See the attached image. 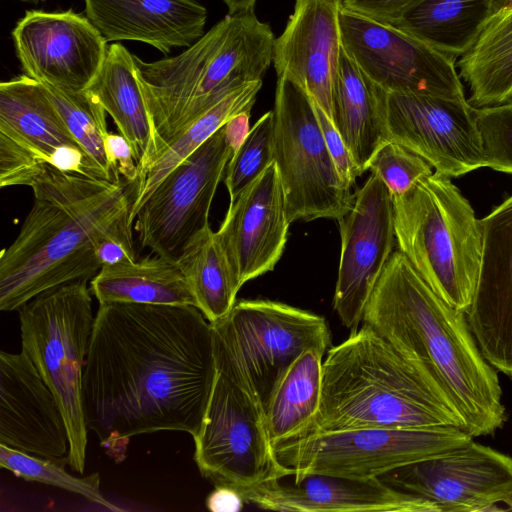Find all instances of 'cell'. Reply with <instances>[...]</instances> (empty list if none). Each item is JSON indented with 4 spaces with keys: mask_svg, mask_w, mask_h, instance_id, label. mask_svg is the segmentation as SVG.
Listing matches in <instances>:
<instances>
[{
    "mask_svg": "<svg viewBox=\"0 0 512 512\" xmlns=\"http://www.w3.org/2000/svg\"><path fill=\"white\" fill-rule=\"evenodd\" d=\"M216 376L211 324L197 307L99 304L83 369L86 426L116 463L133 436H193Z\"/></svg>",
    "mask_w": 512,
    "mask_h": 512,
    "instance_id": "1",
    "label": "cell"
},
{
    "mask_svg": "<svg viewBox=\"0 0 512 512\" xmlns=\"http://www.w3.org/2000/svg\"><path fill=\"white\" fill-rule=\"evenodd\" d=\"M362 323L431 382L473 438L502 428L506 410L499 378L482 355L466 314L438 296L399 249L385 263Z\"/></svg>",
    "mask_w": 512,
    "mask_h": 512,
    "instance_id": "2",
    "label": "cell"
},
{
    "mask_svg": "<svg viewBox=\"0 0 512 512\" xmlns=\"http://www.w3.org/2000/svg\"><path fill=\"white\" fill-rule=\"evenodd\" d=\"M135 186L46 165L29 186V213L0 254V310L15 311L43 291L91 280L102 268L101 243L133 233Z\"/></svg>",
    "mask_w": 512,
    "mask_h": 512,
    "instance_id": "3",
    "label": "cell"
},
{
    "mask_svg": "<svg viewBox=\"0 0 512 512\" xmlns=\"http://www.w3.org/2000/svg\"><path fill=\"white\" fill-rule=\"evenodd\" d=\"M274 42L270 26L251 10L228 14L175 57L145 62L135 56L151 131L139 176L225 96L262 80L273 63Z\"/></svg>",
    "mask_w": 512,
    "mask_h": 512,
    "instance_id": "4",
    "label": "cell"
},
{
    "mask_svg": "<svg viewBox=\"0 0 512 512\" xmlns=\"http://www.w3.org/2000/svg\"><path fill=\"white\" fill-rule=\"evenodd\" d=\"M435 426L466 431L461 415L431 382L362 324L348 339L328 349L322 364L320 405L303 436L357 428Z\"/></svg>",
    "mask_w": 512,
    "mask_h": 512,
    "instance_id": "5",
    "label": "cell"
},
{
    "mask_svg": "<svg viewBox=\"0 0 512 512\" xmlns=\"http://www.w3.org/2000/svg\"><path fill=\"white\" fill-rule=\"evenodd\" d=\"M392 198L399 250L438 296L466 314L482 254L481 221L470 203L438 172Z\"/></svg>",
    "mask_w": 512,
    "mask_h": 512,
    "instance_id": "6",
    "label": "cell"
},
{
    "mask_svg": "<svg viewBox=\"0 0 512 512\" xmlns=\"http://www.w3.org/2000/svg\"><path fill=\"white\" fill-rule=\"evenodd\" d=\"M217 370L248 393L266 412L290 366L306 351L325 354L331 333L324 317L285 303L236 301L211 322Z\"/></svg>",
    "mask_w": 512,
    "mask_h": 512,
    "instance_id": "7",
    "label": "cell"
},
{
    "mask_svg": "<svg viewBox=\"0 0 512 512\" xmlns=\"http://www.w3.org/2000/svg\"><path fill=\"white\" fill-rule=\"evenodd\" d=\"M89 279H79L35 296L19 308L22 351L52 391L69 438L68 465L83 474L87 433L82 379L93 327Z\"/></svg>",
    "mask_w": 512,
    "mask_h": 512,
    "instance_id": "8",
    "label": "cell"
},
{
    "mask_svg": "<svg viewBox=\"0 0 512 512\" xmlns=\"http://www.w3.org/2000/svg\"><path fill=\"white\" fill-rule=\"evenodd\" d=\"M273 113L274 162L289 222L338 220L351 209L354 194L328 151L313 100L293 81L278 77Z\"/></svg>",
    "mask_w": 512,
    "mask_h": 512,
    "instance_id": "9",
    "label": "cell"
},
{
    "mask_svg": "<svg viewBox=\"0 0 512 512\" xmlns=\"http://www.w3.org/2000/svg\"><path fill=\"white\" fill-rule=\"evenodd\" d=\"M472 439L467 431L455 426L357 428L308 434L277 444L274 449L295 478L320 473L372 479Z\"/></svg>",
    "mask_w": 512,
    "mask_h": 512,
    "instance_id": "10",
    "label": "cell"
},
{
    "mask_svg": "<svg viewBox=\"0 0 512 512\" xmlns=\"http://www.w3.org/2000/svg\"><path fill=\"white\" fill-rule=\"evenodd\" d=\"M192 437L198 470L215 487L241 494L293 476L277 458L263 409L218 370L203 422Z\"/></svg>",
    "mask_w": 512,
    "mask_h": 512,
    "instance_id": "11",
    "label": "cell"
},
{
    "mask_svg": "<svg viewBox=\"0 0 512 512\" xmlns=\"http://www.w3.org/2000/svg\"><path fill=\"white\" fill-rule=\"evenodd\" d=\"M46 165L92 177L100 173L38 81L0 84V187L30 186Z\"/></svg>",
    "mask_w": 512,
    "mask_h": 512,
    "instance_id": "12",
    "label": "cell"
},
{
    "mask_svg": "<svg viewBox=\"0 0 512 512\" xmlns=\"http://www.w3.org/2000/svg\"><path fill=\"white\" fill-rule=\"evenodd\" d=\"M232 156L223 126L160 182L134 219L142 249L179 260L210 227L212 201Z\"/></svg>",
    "mask_w": 512,
    "mask_h": 512,
    "instance_id": "13",
    "label": "cell"
},
{
    "mask_svg": "<svg viewBox=\"0 0 512 512\" xmlns=\"http://www.w3.org/2000/svg\"><path fill=\"white\" fill-rule=\"evenodd\" d=\"M342 47L385 92L466 101L455 59L397 27L341 7Z\"/></svg>",
    "mask_w": 512,
    "mask_h": 512,
    "instance_id": "14",
    "label": "cell"
},
{
    "mask_svg": "<svg viewBox=\"0 0 512 512\" xmlns=\"http://www.w3.org/2000/svg\"><path fill=\"white\" fill-rule=\"evenodd\" d=\"M379 479L395 490L435 503L442 512L496 511L497 503L512 491V457L472 439Z\"/></svg>",
    "mask_w": 512,
    "mask_h": 512,
    "instance_id": "15",
    "label": "cell"
},
{
    "mask_svg": "<svg viewBox=\"0 0 512 512\" xmlns=\"http://www.w3.org/2000/svg\"><path fill=\"white\" fill-rule=\"evenodd\" d=\"M475 109L467 100L386 92L387 141L407 148L449 178L464 175L483 167Z\"/></svg>",
    "mask_w": 512,
    "mask_h": 512,
    "instance_id": "16",
    "label": "cell"
},
{
    "mask_svg": "<svg viewBox=\"0 0 512 512\" xmlns=\"http://www.w3.org/2000/svg\"><path fill=\"white\" fill-rule=\"evenodd\" d=\"M341 253L333 307L342 324L354 332L396 240L393 198L372 173L354 193L351 209L338 220Z\"/></svg>",
    "mask_w": 512,
    "mask_h": 512,
    "instance_id": "17",
    "label": "cell"
},
{
    "mask_svg": "<svg viewBox=\"0 0 512 512\" xmlns=\"http://www.w3.org/2000/svg\"><path fill=\"white\" fill-rule=\"evenodd\" d=\"M24 75L63 91L91 84L107 54V40L92 22L73 10L27 11L12 31Z\"/></svg>",
    "mask_w": 512,
    "mask_h": 512,
    "instance_id": "18",
    "label": "cell"
},
{
    "mask_svg": "<svg viewBox=\"0 0 512 512\" xmlns=\"http://www.w3.org/2000/svg\"><path fill=\"white\" fill-rule=\"evenodd\" d=\"M289 224L274 162L230 201L216 231L240 287L274 269L284 252Z\"/></svg>",
    "mask_w": 512,
    "mask_h": 512,
    "instance_id": "19",
    "label": "cell"
},
{
    "mask_svg": "<svg viewBox=\"0 0 512 512\" xmlns=\"http://www.w3.org/2000/svg\"><path fill=\"white\" fill-rule=\"evenodd\" d=\"M480 221L481 261L466 317L485 359L512 378V195Z\"/></svg>",
    "mask_w": 512,
    "mask_h": 512,
    "instance_id": "20",
    "label": "cell"
},
{
    "mask_svg": "<svg viewBox=\"0 0 512 512\" xmlns=\"http://www.w3.org/2000/svg\"><path fill=\"white\" fill-rule=\"evenodd\" d=\"M0 443L68 464L61 409L25 352H0Z\"/></svg>",
    "mask_w": 512,
    "mask_h": 512,
    "instance_id": "21",
    "label": "cell"
},
{
    "mask_svg": "<svg viewBox=\"0 0 512 512\" xmlns=\"http://www.w3.org/2000/svg\"><path fill=\"white\" fill-rule=\"evenodd\" d=\"M245 503L275 511L442 512L435 503L391 488L379 478L313 473L260 484L240 494Z\"/></svg>",
    "mask_w": 512,
    "mask_h": 512,
    "instance_id": "22",
    "label": "cell"
},
{
    "mask_svg": "<svg viewBox=\"0 0 512 512\" xmlns=\"http://www.w3.org/2000/svg\"><path fill=\"white\" fill-rule=\"evenodd\" d=\"M340 0H296L274 42L277 77L303 88L331 119V89L342 49Z\"/></svg>",
    "mask_w": 512,
    "mask_h": 512,
    "instance_id": "23",
    "label": "cell"
},
{
    "mask_svg": "<svg viewBox=\"0 0 512 512\" xmlns=\"http://www.w3.org/2000/svg\"><path fill=\"white\" fill-rule=\"evenodd\" d=\"M86 17L108 41L147 43L164 54L204 35L207 10L198 0H84Z\"/></svg>",
    "mask_w": 512,
    "mask_h": 512,
    "instance_id": "24",
    "label": "cell"
},
{
    "mask_svg": "<svg viewBox=\"0 0 512 512\" xmlns=\"http://www.w3.org/2000/svg\"><path fill=\"white\" fill-rule=\"evenodd\" d=\"M385 91L376 85L342 47L331 89V120L361 174L377 149L387 142Z\"/></svg>",
    "mask_w": 512,
    "mask_h": 512,
    "instance_id": "25",
    "label": "cell"
},
{
    "mask_svg": "<svg viewBox=\"0 0 512 512\" xmlns=\"http://www.w3.org/2000/svg\"><path fill=\"white\" fill-rule=\"evenodd\" d=\"M99 304L192 305L196 301L177 261L151 253L140 260L104 265L90 280Z\"/></svg>",
    "mask_w": 512,
    "mask_h": 512,
    "instance_id": "26",
    "label": "cell"
},
{
    "mask_svg": "<svg viewBox=\"0 0 512 512\" xmlns=\"http://www.w3.org/2000/svg\"><path fill=\"white\" fill-rule=\"evenodd\" d=\"M87 90L97 98L119 133L130 143L140 170L146 160L151 131L138 82L135 55L120 43L110 45L101 69Z\"/></svg>",
    "mask_w": 512,
    "mask_h": 512,
    "instance_id": "27",
    "label": "cell"
},
{
    "mask_svg": "<svg viewBox=\"0 0 512 512\" xmlns=\"http://www.w3.org/2000/svg\"><path fill=\"white\" fill-rule=\"evenodd\" d=\"M490 17L489 0H421L390 25L456 59L470 49Z\"/></svg>",
    "mask_w": 512,
    "mask_h": 512,
    "instance_id": "28",
    "label": "cell"
},
{
    "mask_svg": "<svg viewBox=\"0 0 512 512\" xmlns=\"http://www.w3.org/2000/svg\"><path fill=\"white\" fill-rule=\"evenodd\" d=\"M475 108L512 98V8L492 16L474 44L457 61Z\"/></svg>",
    "mask_w": 512,
    "mask_h": 512,
    "instance_id": "29",
    "label": "cell"
},
{
    "mask_svg": "<svg viewBox=\"0 0 512 512\" xmlns=\"http://www.w3.org/2000/svg\"><path fill=\"white\" fill-rule=\"evenodd\" d=\"M323 356L314 349L304 352L277 386L265 412L274 447L303 436L311 426L321 400Z\"/></svg>",
    "mask_w": 512,
    "mask_h": 512,
    "instance_id": "30",
    "label": "cell"
},
{
    "mask_svg": "<svg viewBox=\"0 0 512 512\" xmlns=\"http://www.w3.org/2000/svg\"><path fill=\"white\" fill-rule=\"evenodd\" d=\"M261 87L262 80L253 81L229 93L175 138L152 161L139 176L135 186L131 209L133 222L138 209L173 169L193 154L230 119L245 110L252 109Z\"/></svg>",
    "mask_w": 512,
    "mask_h": 512,
    "instance_id": "31",
    "label": "cell"
},
{
    "mask_svg": "<svg viewBox=\"0 0 512 512\" xmlns=\"http://www.w3.org/2000/svg\"><path fill=\"white\" fill-rule=\"evenodd\" d=\"M186 274L196 307L211 323L234 306L240 286L216 232L208 227L177 261Z\"/></svg>",
    "mask_w": 512,
    "mask_h": 512,
    "instance_id": "32",
    "label": "cell"
},
{
    "mask_svg": "<svg viewBox=\"0 0 512 512\" xmlns=\"http://www.w3.org/2000/svg\"><path fill=\"white\" fill-rule=\"evenodd\" d=\"M43 85V84H42ZM59 111L68 130L104 179L118 181L104 151L107 130V112L87 89L79 92L63 91L43 85Z\"/></svg>",
    "mask_w": 512,
    "mask_h": 512,
    "instance_id": "33",
    "label": "cell"
},
{
    "mask_svg": "<svg viewBox=\"0 0 512 512\" xmlns=\"http://www.w3.org/2000/svg\"><path fill=\"white\" fill-rule=\"evenodd\" d=\"M0 466L25 481L54 486L78 494L109 510H119L100 491L98 473L77 477L64 469V464L39 457L0 443Z\"/></svg>",
    "mask_w": 512,
    "mask_h": 512,
    "instance_id": "34",
    "label": "cell"
},
{
    "mask_svg": "<svg viewBox=\"0 0 512 512\" xmlns=\"http://www.w3.org/2000/svg\"><path fill=\"white\" fill-rule=\"evenodd\" d=\"M275 161V123L268 111L250 129L225 170V185L230 201L257 179Z\"/></svg>",
    "mask_w": 512,
    "mask_h": 512,
    "instance_id": "35",
    "label": "cell"
},
{
    "mask_svg": "<svg viewBox=\"0 0 512 512\" xmlns=\"http://www.w3.org/2000/svg\"><path fill=\"white\" fill-rule=\"evenodd\" d=\"M483 167L512 174V98L475 109Z\"/></svg>",
    "mask_w": 512,
    "mask_h": 512,
    "instance_id": "36",
    "label": "cell"
},
{
    "mask_svg": "<svg viewBox=\"0 0 512 512\" xmlns=\"http://www.w3.org/2000/svg\"><path fill=\"white\" fill-rule=\"evenodd\" d=\"M368 169L380 178L392 196L407 192L432 173L430 165L422 157L392 141L377 149Z\"/></svg>",
    "mask_w": 512,
    "mask_h": 512,
    "instance_id": "37",
    "label": "cell"
},
{
    "mask_svg": "<svg viewBox=\"0 0 512 512\" xmlns=\"http://www.w3.org/2000/svg\"><path fill=\"white\" fill-rule=\"evenodd\" d=\"M314 105L326 146L338 173L341 179L352 187L356 178L362 174L332 120L319 106L315 103Z\"/></svg>",
    "mask_w": 512,
    "mask_h": 512,
    "instance_id": "38",
    "label": "cell"
},
{
    "mask_svg": "<svg viewBox=\"0 0 512 512\" xmlns=\"http://www.w3.org/2000/svg\"><path fill=\"white\" fill-rule=\"evenodd\" d=\"M104 151L115 177L137 184L139 166L127 139L120 133L108 132L104 137Z\"/></svg>",
    "mask_w": 512,
    "mask_h": 512,
    "instance_id": "39",
    "label": "cell"
},
{
    "mask_svg": "<svg viewBox=\"0 0 512 512\" xmlns=\"http://www.w3.org/2000/svg\"><path fill=\"white\" fill-rule=\"evenodd\" d=\"M421 0H340L341 7L378 22L391 24Z\"/></svg>",
    "mask_w": 512,
    "mask_h": 512,
    "instance_id": "40",
    "label": "cell"
},
{
    "mask_svg": "<svg viewBox=\"0 0 512 512\" xmlns=\"http://www.w3.org/2000/svg\"><path fill=\"white\" fill-rule=\"evenodd\" d=\"M243 503L240 494L227 487H215L206 499V507L213 512L239 511Z\"/></svg>",
    "mask_w": 512,
    "mask_h": 512,
    "instance_id": "41",
    "label": "cell"
},
{
    "mask_svg": "<svg viewBox=\"0 0 512 512\" xmlns=\"http://www.w3.org/2000/svg\"><path fill=\"white\" fill-rule=\"evenodd\" d=\"M251 110L252 109H248L237 114L224 125L225 137L233 150V154L238 150L249 134Z\"/></svg>",
    "mask_w": 512,
    "mask_h": 512,
    "instance_id": "42",
    "label": "cell"
},
{
    "mask_svg": "<svg viewBox=\"0 0 512 512\" xmlns=\"http://www.w3.org/2000/svg\"><path fill=\"white\" fill-rule=\"evenodd\" d=\"M229 11V14L247 12L253 10L257 0H222Z\"/></svg>",
    "mask_w": 512,
    "mask_h": 512,
    "instance_id": "43",
    "label": "cell"
},
{
    "mask_svg": "<svg viewBox=\"0 0 512 512\" xmlns=\"http://www.w3.org/2000/svg\"><path fill=\"white\" fill-rule=\"evenodd\" d=\"M489 1H490L491 17L512 8V0H489Z\"/></svg>",
    "mask_w": 512,
    "mask_h": 512,
    "instance_id": "44",
    "label": "cell"
},
{
    "mask_svg": "<svg viewBox=\"0 0 512 512\" xmlns=\"http://www.w3.org/2000/svg\"><path fill=\"white\" fill-rule=\"evenodd\" d=\"M501 503H504L506 510H512V491L503 498Z\"/></svg>",
    "mask_w": 512,
    "mask_h": 512,
    "instance_id": "45",
    "label": "cell"
},
{
    "mask_svg": "<svg viewBox=\"0 0 512 512\" xmlns=\"http://www.w3.org/2000/svg\"><path fill=\"white\" fill-rule=\"evenodd\" d=\"M21 1L30 2V3H38L39 1H44V0H21Z\"/></svg>",
    "mask_w": 512,
    "mask_h": 512,
    "instance_id": "46",
    "label": "cell"
}]
</instances>
